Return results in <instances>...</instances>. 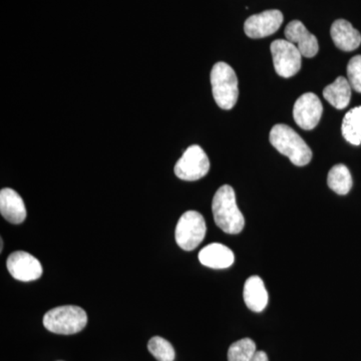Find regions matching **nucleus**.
Segmentation results:
<instances>
[{
	"mask_svg": "<svg viewBox=\"0 0 361 361\" xmlns=\"http://www.w3.org/2000/svg\"><path fill=\"white\" fill-rule=\"evenodd\" d=\"M216 225L228 234H238L244 229L245 219L236 203L234 189L224 185L218 189L212 202Z\"/></svg>",
	"mask_w": 361,
	"mask_h": 361,
	"instance_id": "1",
	"label": "nucleus"
},
{
	"mask_svg": "<svg viewBox=\"0 0 361 361\" xmlns=\"http://www.w3.org/2000/svg\"><path fill=\"white\" fill-rule=\"evenodd\" d=\"M269 140L272 146L286 156L297 167L310 163L312 152L295 130L286 125H276L271 130Z\"/></svg>",
	"mask_w": 361,
	"mask_h": 361,
	"instance_id": "2",
	"label": "nucleus"
},
{
	"mask_svg": "<svg viewBox=\"0 0 361 361\" xmlns=\"http://www.w3.org/2000/svg\"><path fill=\"white\" fill-rule=\"evenodd\" d=\"M211 85L216 104L222 110L234 108L239 96L238 78L234 70L228 63H216L211 71Z\"/></svg>",
	"mask_w": 361,
	"mask_h": 361,
	"instance_id": "3",
	"label": "nucleus"
},
{
	"mask_svg": "<svg viewBox=\"0 0 361 361\" xmlns=\"http://www.w3.org/2000/svg\"><path fill=\"white\" fill-rule=\"evenodd\" d=\"M87 315L82 307L75 305L59 306L45 313L44 325L52 334L71 336L85 329Z\"/></svg>",
	"mask_w": 361,
	"mask_h": 361,
	"instance_id": "4",
	"label": "nucleus"
},
{
	"mask_svg": "<svg viewBox=\"0 0 361 361\" xmlns=\"http://www.w3.org/2000/svg\"><path fill=\"white\" fill-rule=\"evenodd\" d=\"M205 219L197 211H188L180 216L176 227L175 238L178 245L185 251H192L205 238Z\"/></svg>",
	"mask_w": 361,
	"mask_h": 361,
	"instance_id": "5",
	"label": "nucleus"
},
{
	"mask_svg": "<svg viewBox=\"0 0 361 361\" xmlns=\"http://www.w3.org/2000/svg\"><path fill=\"white\" fill-rule=\"evenodd\" d=\"M273 63L277 75L289 78L300 71L302 54L295 44L287 39H277L271 44Z\"/></svg>",
	"mask_w": 361,
	"mask_h": 361,
	"instance_id": "6",
	"label": "nucleus"
},
{
	"mask_svg": "<svg viewBox=\"0 0 361 361\" xmlns=\"http://www.w3.org/2000/svg\"><path fill=\"white\" fill-rule=\"evenodd\" d=\"M210 170V161L205 151L193 145L185 151L175 166V174L180 180H197L205 177Z\"/></svg>",
	"mask_w": 361,
	"mask_h": 361,
	"instance_id": "7",
	"label": "nucleus"
},
{
	"mask_svg": "<svg viewBox=\"0 0 361 361\" xmlns=\"http://www.w3.org/2000/svg\"><path fill=\"white\" fill-rule=\"evenodd\" d=\"M6 267L11 276L18 281H35L42 275V266L39 261L25 251L11 254L7 258Z\"/></svg>",
	"mask_w": 361,
	"mask_h": 361,
	"instance_id": "8",
	"label": "nucleus"
},
{
	"mask_svg": "<svg viewBox=\"0 0 361 361\" xmlns=\"http://www.w3.org/2000/svg\"><path fill=\"white\" fill-rule=\"evenodd\" d=\"M323 106L319 97L307 92L297 99L293 108L294 121L301 129L313 130L322 118Z\"/></svg>",
	"mask_w": 361,
	"mask_h": 361,
	"instance_id": "9",
	"label": "nucleus"
},
{
	"mask_svg": "<svg viewBox=\"0 0 361 361\" xmlns=\"http://www.w3.org/2000/svg\"><path fill=\"white\" fill-rule=\"evenodd\" d=\"M283 23V14L277 9L263 11L252 16L245 21L244 32L250 39H263L279 30Z\"/></svg>",
	"mask_w": 361,
	"mask_h": 361,
	"instance_id": "10",
	"label": "nucleus"
},
{
	"mask_svg": "<svg viewBox=\"0 0 361 361\" xmlns=\"http://www.w3.org/2000/svg\"><path fill=\"white\" fill-rule=\"evenodd\" d=\"M285 37L288 42L296 44L297 49L305 58H313L319 51V44L314 35L308 32L301 21L293 20L285 28Z\"/></svg>",
	"mask_w": 361,
	"mask_h": 361,
	"instance_id": "11",
	"label": "nucleus"
},
{
	"mask_svg": "<svg viewBox=\"0 0 361 361\" xmlns=\"http://www.w3.org/2000/svg\"><path fill=\"white\" fill-rule=\"evenodd\" d=\"M0 213L13 224H21L25 220V202L14 190L6 188L0 192Z\"/></svg>",
	"mask_w": 361,
	"mask_h": 361,
	"instance_id": "12",
	"label": "nucleus"
},
{
	"mask_svg": "<svg viewBox=\"0 0 361 361\" xmlns=\"http://www.w3.org/2000/svg\"><path fill=\"white\" fill-rule=\"evenodd\" d=\"M199 260L206 267L212 269H226L235 261L231 249L220 243H212L204 247L199 253Z\"/></svg>",
	"mask_w": 361,
	"mask_h": 361,
	"instance_id": "13",
	"label": "nucleus"
},
{
	"mask_svg": "<svg viewBox=\"0 0 361 361\" xmlns=\"http://www.w3.org/2000/svg\"><path fill=\"white\" fill-rule=\"evenodd\" d=\"M332 40L343 51H355L361 44V35L348 20L334 21L330 30Z\"/></svg>",
	"mask_w": 361,
	"mask_h": 361,
	"instance_id": "14",
	"label": "nucleus"
},
{
	"mask_svg": "<svg viewBox=\"0 0 361 361\" xmlns=\"http://www.w3.org/2000/svg\"><path fill=\"white\" fill-rule=\"evenodd\" d=\"M243 297L247 307L254 312H262L269 300L264 282L259 276H252L246 280Z\"/></svg>",
	"mask_w": 361,
	"mask_h": 361,
	"instance_id": "15",
	"label": "nucleus"
},
{
	"mask_svg": "<svg viewBox=\"0 0 361 361\" xmlns=\"http://www.w3.org/2000/svg\"><path fill=\"white\" fill-rule=\"evenodd\" d=\"M323 97L337 110H343L350 103L351 85L345 78H337L336 82L323 90Z\"/></svg>",
	"mask_w": 361,
	"mask_h": 361,
	"instance_id": "16",
	"label": "nucleus"
},
{
	"mask_svg": "<svg viewBox=\"0 0 361 361\" xmlns=\"http://www.w3.org/2000/svg\"><path fill=\"white\" fill-rule=\"evenodd\" d=\"M341 132L349 144L361 145V106H356L346 114L342 122Z\"/></svg>",
	"mask_w": 361,
	"mask_h": 361,
	"instance_id": "17",
	"label": "nucleus"
},
{
	"mask_svg": "<svg viewBox=\"0 0 361 361\" xmlns=\"http://www.w3.org/2000/svg\"><path fill=\"white\" fill-rule=\"evenodd\" d=\"M327 184L332 191L338 195L349 193L353 188V177L346 166L339 164L329 171Z\"/></svg>",
	"mask_w": 361,
	"mask_h": 361,
	"instance_id": "18",
	"label": "nucleus"
},
{
	"mask_svg": "<svg viewBox=\"0 0 361 361\" xmlns=\"http://www.w3.org/2000/svg\"><path fill=\"white\" fill-rule=\"evenodd\" d=\"M255 353V342L250 338L240 339L230 346L228 361H250Z\"/></svg>",
	"mask_w": 361,
	"mask_h": 361,
	"instance_id": "19",
	"label": "nucleus"
},
{
	"mask_svg": "<svg viewBox=\"0 0 361 361\" xmlns=\"http://www.w3.org/2000/svg\"><path fill=\"white\" fill-rule=\"evenodd\" d=\"M148 349L151 355L158 361H174L175 349L172 344L161 336H154L149 339Z\"/></svg>",
	"mask_w": 361,
	"mask_h": 361,
	"instance_id": "20",
	"label": "nucleus"
},
{
	"mask_svg": "<svg viewBox=\"0 0 361 361\" xmlns=\"http://www.w3.org/2000/svg\"><path fill=\"white\" fill-rule=\"evenodd\" d=\"M348 77L351 87L361 94V56H356L349 61Z\"/></svg>",
	"mask_w": 361,
	"mask_h": 361,
	"instance_id": "21",
	"label": "nucleus"
},
{
	"mask_svg": "<svg viewBox=\"0 0 361 361\" xmlns=\"http://www.w3.org/2000/svg\"><path fill=\"white\" fill-rule=\"evenodd\" d=\"M250 361H269V360H268V356L264 351H256Z\"/></svg>",
	"mask_w": 361,
	"mask_h": 361,
	"instance_id": "22",
	"label": "nucleus"
},
{
	"mask_svg": "<svg viewBox=\"0 0 361 361\" xmlns=\"http://www.w3.org/2000/svg\"><path fill=\"white\" fill-rule=\"evenodd\" d=\"M0 244H1V247H0V251H2V249H4V240L0 239Z\"/></svg>",
	"mask_w": 361,
	"mask_h": 361,
	"instance_id": "23",
	"label": "nucleus"
}]
</instances>
